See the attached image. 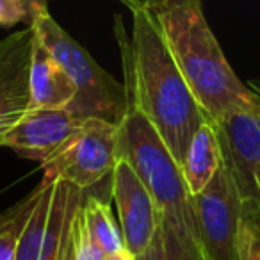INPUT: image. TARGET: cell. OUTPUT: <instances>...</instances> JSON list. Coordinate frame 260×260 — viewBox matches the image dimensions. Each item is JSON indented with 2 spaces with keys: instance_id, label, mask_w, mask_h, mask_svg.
Listing matches in <instances>:
<instances>
[{
  "instance_id": "6da1fadb",
  "label": "cell",
  "mask_w": 260,
  "mask_h": 260,
  "mask_svg": "<svg viewBox=\"0 0 260 260\" xmlns=\"http://www.w3.org/2000/svg\"><path fill=\"white\" fill-rule=\"evenodd\" d=\"M114 34L121 50L126 102L153 123L175 160L182 164L196 130L207 119L205 112L171 57L152 13H132L130 36L116 15Z\"/></svg>"
},
{
  "instance_id": "7a4b0ae2",
  "label": "cell",
  "mask_w": 260,
  "mask_h": 260,
  "mask_svg": "<svg viewBox=\"0 0 260 260\" xmlns=\"http://www.w3.org/2000/svg\"><path fill=\"white\" fill-rule=\"evenodd\" d=\"M162 40L210 121L251 104L253 91L226 61L203 13L202 0H171L150 11Z\"/></svg>"
},
{
  "instance_id": "3957f363",
  "label": "cell",
  "mask_w": 260,
  "mask_h": 260,
  "mask_svg": "<svg viewBox=\"0 0 260 260\" xmlns=\"http://www.w3.org/2000/svg\"><path fill=\"white\" fill-rule=\"evenodd\" d=\"M118 157L134 168L148 189L160 212L162 226L191 235L196 241L194 217L180 164L153 123L130 102L118 125Z\"/></svg>"
},
{
  "instance_id": "277c9868",
  "label": "cell",
  "mask_w": 260,
  "mask_h": 260,
  "mask_svg": "<svg viewBox=\"0 0 260 260\" xmlns=\"http://www.w3.org/2000/svg\"><path fill=\"white\" fill-rule=\"evenodd\" d=\"M34 34L64 68L75 86V98L66 109L79 119L100 118L119 125L126 111V89L55 22L48 11L30 22Z\"/></svg>"
},
{
  "instance_id": "5b68a950",
  "label": "cell",
  "mask_w": 260,
  "mask_h": 260,
  "mask_svg": "<svg viewBox=\"0 0 260 260\" xmlns=\"http://www.w3.org/2000/svg\"><path fill=\"white\" fill-rule=\"evenodd\" d=\"M189 205L203 260H239V228L246 205L224 159L210 184L189 196Z\"/></svg>"
},
{
  "instance_id": "8992f818",
  "label": "cell",
  "mask_w": 260,
  "mask_h": 260,
  "mask_svg": "<svg viewBox=\"0 0 260 260\" xmlns=\"http://www.w3.org/2000/svg\"><path fill=\"white\" fill-rule=\"evenodd\" d=\"M118 160V125L100 118L82 119L79 130L68 143L41 164L43 180H62L70 185L91 191L111 178Z\"/></svg>"
},
{
  "instance_id": "52a82bcc",
  "label": "cell",
  "mask_w": 260,
  "mask_h": 260,
  "mask_svg": "<svg viewBox=\"0 0 260 260\" xmlns=\"http://www.w3.org/2000/svg\"><path fill=\"white\" fill-rule=\"evenodd\" d=\"M253 100L214 123L223 159L232 171L241 200L248 209L260 210V86L249 84Z\"/></svg>"
},
{
  "instance_id": "ba28073f",
  "label": "cell",
  "mask_w": 260,
  "mask_h": 260,
  "mask_svg": "<svg viewBox=\"0 0 260 260\" xmlns=\"http://www.w3.org/2000/svg\"><path fill=\"white\" fill-rule=\"evenodd\" d=\"M111 194L118 209L125 251L136 256L150 244L160 226V212L134 168L118 157L111 173Z\"/></svg>"
},
{
  "instance_id": "9c48e42d",
  "label": "cell",
  "mask_w": 260,
  "mask_h": 260,
  "mask_svg": "<svg viewBox=\"0 0 260 260\" xmlns=\"http://www.w3.org/2000/svg\"><path fill=\"white\" fill-rule=\"evenodd\" d=\"M70 187L62 180H41L34 189L36 198L20 232L13 260H55Z\"/></svg>"
},
{
  "instance_id": "30bf717a",
  "label": "cell",
  "mask_w": 260,
  "mask_h": 260,
  "mask_svg": "<svg viewBox=\"0 0 260 260\" xmlns=\"http://www.w3.org/2000/svg\"><path fill=\"white\" fill-rule=\"evenodd\" d=\"M30 25L0 41V148L6 136L30 111Z\"/></svg>"
},
{
  "instance_id": "8fae6325",
  "label": "cell",
  "mask_w": 260,
  "mask_h": 260,
  "mask_svg": "<svg viewBox=\"0 0 260 260\" xmlns=\"http://www.w3.org/2000/svg\"><path fill=\"white\" fill-rule=\"evenodd\" d=\"M79 119L70 109H30L22 121L6 136L2 148L45 164L72 139L79 130Z\"/></svg>"
},
{
  "instance_id": "7c38bea8",
  "label": "cell",
  "mask_w": 260,
  "mask_h": 260,
  "mask_svg": "<svg viewBox=\"0 0 260 260\" xmlns=\"http://www.w3.org/2000/svg\"><path fill=\"white\" fill-rule=\"evenodd\" d=\"M34 30V29H32ZM30 109L68 107L75 98V86L70 75L55 61L48 48L34 34L30 52Z\"/></svg>"
},
{
  "instance_id": "4fadbf2b",
  "label": "cell",
  "mask_w": 260,
  "mask_h": 260,
  "mask_svg": "<svg viewBox=\"0 0 260 260\" xmlns=\"http://www.w3.org/2000/svg\"><path fill=\"white\" fill-rule=\"evenodd\" d=\"M221 162H223V148H221L219 134L214 121L207 118L196 130L180 164L189 196L198 194L210 184Z\"/></svg>"
},
{
  "instance_id": "5bb4252c",
  "label": "cell",
  "mask_w": 260,
  "mask_h": 260,
  "mask_svg": "<svg viewBox=\"0 0 260 260\" xmlns=\"http://www.w3.org/2000/svg\"><path fill=\"white\" fill-rule=\"evenodd\" d=\"M79 219L87 239L104 253L105 256L125 251L121 230L116 224L109 205L89 191H82L79 205Z\"/></svg>"
},
{
  "instance_id": "9a60e30c",
  "label": "cell",
  "mask_w": 260,
  "mask_h": 260,
  "mask_svg": "<svg viewBox=\"0 0 260 260\" xmlns=\"http://www.w3.org/2000/svg\"><path fill=\"white\" fill-rule=\"evenodd\" d=\"M36 198V191L18 202L15 207L0 214V260L15 258L16 246H18L20 232L25 223L29 210Z\"/></svg>"
},
{
  "instance_id": "2e32d148",
  "label": "cell",
  "mask_w": 260,
  "mask_h": 260,
  "mask_svg": "<svg viewBox=\"0 0 260 260\" xmlns=\"http://www.w3.org/2000/svg\"><path fill=\"white\" fill-rule=\"evenodd\" d=\"M80 198H82V189L72 185L68 194V203H66L64 223H62V232H61V239H59L55 260H77L75 216H77V209L80 205Z\"/></svg>"
},
{
  "instance_id": "e0dca14e",
  "label": "cell",
  "mask_w": 260,
  "mask_h": 260,
  "mask_svg": "<svg viewBox=\"0 0 260 260\" xmlns=\"http://www.w3.org/2000/svg\"><path fill=\"white\" fill-rule=\"evenodd\" d=\"M239 260H260V216L248 207L239 228Z\"/></svg>"
},
{
  "instance_id": "ac0fdd59",
  "label": "cell",
  "mask_w": 260,
  "mask_h": 260,
  "mask_svg": "<svg viewBox=\"0 0 260 260\" xmlns=\"http://www.w3.org/2000/svg\"><path fill=\"white\" fill-rule=\"evenodd\" d=\"M162 234L164 242H166L168 260H203L200 246L191 235H180L166 226H162Z\"/></svg>"
},
{
  "instance_id": "d6986e66",
  "label": "cell",
  "mask_w": 260,
  "mask_h": 260,
  "mask_svg": "<svg viewBox=\"0 0 260 260\" xmlns=\"http://www.w3.org/2000/svg\"><path fill=\"white\" fill-rule=\"evenodd\" d=\"M22 22L29 25L30 16L18 0H0V27H15Z\"/></svg>"
},
{
  "instance_id": "ffe728a7",
  "label": "cell",
  "mask_w": 260,
  "mask_h": 260,
  "mask_svg": "<svg viewBox=\"0 0 260 260\" xmlns=\"http://www.w3.org/2000/svg\"><path fill=\"white\" fill-rule=\"evenodd\" d=\"M132 260H168L166 242H164V234H162V224H160L159 230L155 232V235H153V239L150 241V244L146 246L139 255L132 256Z\"/></svg>"
},
{
  "instance_id": "44dd1931",
  "label": "cell",
  "mask_w": 260,
  "mask_h": 260,
  "mask_svg": "<svg viewBox=\"0 0 260 260\" xmlns=\"http://www.w3.org/2000/svg\"><path fill=\"white\" fill-rule=\"evenodd\" d=\"M130 11H155L157 8L168 4L171 0H119Z\"/></svg>"
},
{
  "instance_id": "7402d4cb",
  "label": "cell",
  "mask_w": 260,
  "mask_h": 260,
  "mask_svg": "<svg viewBox=\"0 0 260 260\" xmlns=\"http://www.w3.org/2000/svg\"><path fill=\"white\" fill-rule=\"evenodd\" d=\"M18 2L27 9V13H29V16H30V22H32V18L36 15H40V13H43V11H48L47 0H18Z\"/></svg>"
},
{
  "instance_id": "603a6c76",
  "label": "cell",
  "mask_w": 260,
  "mask_h": 260,
  "mask_svg": "<svg viewBox=\"0 0 260 260\" xmlns=\"http://www.w3.org/2000/svg\"><path fill=\"white\" fill-rule=\"evenodd\" d=\"M258 216H260V210H258Z\"/></svg>"
}]
</instances>
